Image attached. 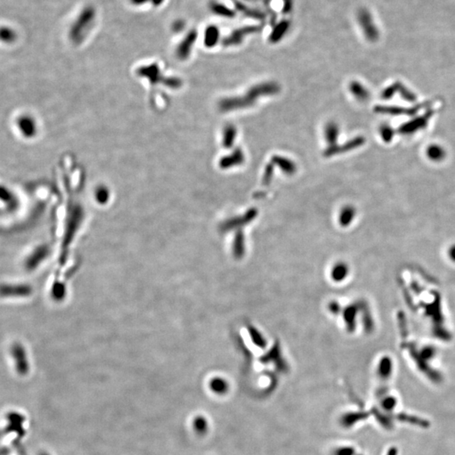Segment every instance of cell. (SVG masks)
Returning a JSON list of instances; mask_svg holds the SVG:
<instances>
[{
    "label": "cell",
    "instance_id": "cell-1",
    "mask_svg": "<svg viewBox=\"0 0 455 455\" xmlns=\"http://www.w3.org/2000/svg\"><path fill=\"white\" fill-rule=\"evenodd\" d=\"M280 91L281 87L276 82L269 81L257 84L241 96L228 97L221 99L218 108L223 112L246 109L254 105L261 97L275 95L278 94Z\"/></svg>",
    "mask_w": 455,
    "mask_h": 455
},
{
    "label": "cell",
    "instance_id": "cell-2",
    "mask_svg": "<svg viewBox=\"0 0 455 455\" xmlns=\"http://www.w3.org/2000/svg\"><path fill=\"white\" fill-rule=\"evenodd\" d=\"M96 19L97 11L94 6H85L69 27L70 41L75 45L81 44L91 33V30L95 25Z\"/></svg>",
    "mask_w": 455,
    "mask_h": 455
},
{
    "label": "cell",
    "instance_id": "cell-3",
    "mask_svg": "<svg viewBox=\"0 0 455 455\" xmlns=\"http://www.w3.org/2000/svg\"><path fill=\"white\" fill-rule=\"evenodd\" d=\"M197 39V31L195 29L190 30L185 34L184 38L177 45L176 49V55L180 60H185L190 57V53L192 52L194 45L196 43Z\"/></svg>",
    "mask_w": 455,
    "mask_h": 455
},
{
    "label": "cell",
    "instance_id": "cell-4",
    "mask_svg": "<svg viewBox=\"0 0 455 455\" xmlns=\"http://www.w3.org/2000/svg\"><path fill=\"white\" fill-rule=\"evenodd\" d=\"M261 30V27L258 25H249L245 27L239 28L237 30H235L232 32L229 36H227L223 41V45L224 47H232V46H238L241 44V42L244 41V39L246 36L252 34L257 33Z\"/></svg>",
    "mask_w": 455,
    "mask_h": 455
},
{
    "label": "cell",
    "instance_id": "cell-5",
    "mask_svg": "<svg viewBox=\"0 0 455 455\" xmlns=\"http://www.w3.org/2000/svg\"><path fill=\"white\" fill-rule=\"evenodd\" d=\"M364 141L365 140H364V138L363 137H357V138H352L351 140L348 141L345 144H342V145L336 144V145L329 146L328 148H326L325 149L323 155L325 157L329 158L335 156V155H340V154H343V153H347V152L351 151V150H353V149L362 146L364 144Z\"/></svg>",
    "mask_w": 455,
    "mask_h": 455
},
{
    "label": "cell",
    "instance_id": "cell-6",
    "mask_svg": "<svg viewBox=\"0 0 455 455\" xmlns=\"http://www.w3.org/2000/svg\"><path fill=\"white\" fill-rule=\"evenodd\" d=\"M31 293V287L24 284H3L0 286V296L4 298L26 297Z\"/></svg>",
    "mask_w": 455,
    "mask_h": 455
},
{
    "label": "cell",
    "instance_id": "cell-7",
    "mask_svg": "<svg viewBox=\"0 0 455 455\" xmlns=\"http://www.w3.org/2000/svg\"><path fill=\"white\" fill-rule=\"evenodd\" d=\"M358 20L359 25H361L365 36L367 39L373 41L377 38V30L375 25L372 24V17L366 9L359 10L358 14Z\"/></svg>",
    "mask_w": 455,
    "mask_h": 455
},
{
    "label": "cell",
    "instance_id": "cell-8",
    "mask_svg": "<svg viewBox=\"0 0 455 455\" xmlns=\"http://www.w3.org/2000/svg\"><path fill=\"white\" fill-rule=\"evenodd\" d=\"M245 160H246V157L243 153L242 149L240 148H236L230 155L224 156L219 161V166L221 169L226 170V169L232 168L235 166H241L245 162Z\"/></svg>",
    "mask_w": 455,
    "mask_h": 455
},
{
    "label": "cell",
    "instance_id": "cell-9",
    "mask_svg": "<svg viewBox=\"0 0 455 455\" xmlns=\"http://www.w3.org/2000/svg\"><path fill=\"white\" fill-rule=\"evenodd\" d=\"M271 162L274 166L281 169V171L287 176H292L295 174L297 171L296 164L287 158L282 157L280 155H274L272 157Z\"/></svg>",
    "mask_w": 455,
    "mask_h": 455
},
{
    "label": "cell",
    "instance_id": "cell-10",
    "mask_svg": "<svg viewBox=\"0 0 455 455\" xmlns=\"http://www.w3.org/2000/svg\"><path fill=\"white\" fill-rule=\"evenodd\" d=\"M290 22L288 20H281V22L276 24L273 28L270 36H269V41L273 44L277 43L282 40L285 35L287 33L289 30Z\"/></svg>",
    "mask_w": 455,
    "mask_h": 455
},
{
    "label": "cell",
    "instance_id": "cell-11",
    "mask_svg": "<svg viewBox=\"0 0 455 455\" xmlns=\"http://www.w3.org/2000/svg\"><path fill=\"white\" fill-rule=\"evenodd\" d=\"M257 210L256 208H251L242 217H237V218L227 221L226 223L224 224V227L225 228H233V227L241 226V225L250 223L251 221L253 220L257 217Z\"/></svg>",
    "mask_w": 455,
    "mask_h": 455
},
{
    "label": "cell",
    "instance_id": "cell-12",
    "mask_svg": "<svg viewBox=\"0 0 455 455\" xmlns=\"http://www.w3.org/2000/svg\"><path fill=\"white\" fill-rule=\"evenodd\" d=\"M219 38H220V31L216 25H209L205 29L203 42H204L206 47L208 48L215 47L219 42Z\"/></svg>",
    "mask_w": 455,
    "mask_h": 455
},
{
    "label": "cell",
    "instance_id": "cell-13",
    "mask_svg": "<svg viewBox=\"0 0 455 455\" xmlns=\"http://www.w3.org/2000/svg\"><path fill=\"white\" fill-rule=\"evenodd\" d=\"M348 273H349L348 266L344 262H337L331 268V277L332 281L341 282L347 278Z\"/></svg>",
    "mask_w": 455,
    "mask_h": 455
},
{
    "label": "cell",
    "instance_id": "cell-14",
    "mask_svg": "<svg viewBox=\"0 0 455 455\" xmlns=\"http://www.w3.org/2000/svg\"><path fill=\"white\" fill-rule=\"evenodd\" d=\"M324 134H325V139L327 142V144H329V146L336 145V144H337V140H338V137H339L340 134L338 125L336 122H334V121L328 122L326 125V127H325Z\"/></svg>",
    "mask_w": 455,
    "mask_h": 455
},
{
    "label": "cell",
    "instance_id": "cell-15",
    "mask_svg": "<svg viewBox=\"0 0 455 455\" xmlns=\"http://www.w3.org/2000/svg\"><path fill=\"white\" fill-rule=\"evenodd\" d=\"M210 10L218 16L223 18H229L232 19L235 16V12L229 8L228 6L224 5V3L218 2H212L209 5Z\"/></svg>",
    "mask_w": 455,
    "mask_h": 455
},
{
    "label": "cell",
    "instance_id": "cell-16",
    "mask_svg": "<svg viewBox=\"0 0 455 455\" xmlns=\"http://www.w3.org/2000/svg\"><path fill=\"white\" fill-rule=\"evenodd\" d=\"M237 136V129L234 125L229 124L225 126L223 133V146L225 149H231L235 144V139Z\"/></svg>",
    "mask_w": 455,
    "mask_h": 455
},
{
    "label": "cell",
    "instance_id": "cell-17",
    "mask_svg": "<svg viewBox=\"0 0 455 455\" xmlns=\"http://www.w3.org/2000/svg\"><path fill=\"white\" fill-rule=\"evenodd\" d=\"M355 215H356V209L353 206L347 205L345 207H342L340 212L339 218H338L340 225L342 227H348L353 222V218H355Z\"/></svg>",
    "mask_w": 455,
    "mask_h": 455
},
{
    "label": "cell",
    "instance_id": "cell-18",
    "mask_svg": "<svg viewBox=\"0 0 455 455\" xmlns=\"http://www.w3.org/2000/svg\"><path fill=\"white\" fill-rule=\"evenodd\" d=\"M141 75L145 76L149 80H151V82H155L160 78V67L157 64H154L149 65V66H144L139 70Z\"/></svg>",
    "mask_w": 455,
    "mask_h": 455
},
{
    "label": "cell",
    "instance_id": "cell-19",
    "mask_svg": "<svg viewBox=\"0 0 455 455\" xmlns=\"http://www.w3.org/2000/svg\"><path fill=\"white\" fill-rule=\"evenodd\" d=\"M349 88H350L351 93L356 97V99H359V100L364 101V100L368 98V92H367V90L364 88V86H362L361 84L359 83V82L353 81L350 84Z\"/></svg>",
    "mask_w": 455,
    "mask_h": 455
},
{
    "label": "cell",
    "instance_id": "cell-20",
    "mask_svg": "<svg viewBox=\"0 0 455 455\" xmlns=\"http://www.w3.org/2000/svg\"><path fill=\"white\" fill-rule=\"evenodd\" d=\"M232 2L235 3V6L237 8V9H239L240 11L242 12L243 14H246L247 16H250L251 18H255V19H264V14L262 12L248 8L247 6L244 5L242 3H240L238 0H232Z\"/></svg>",
    "mask_w": 455,
    "mask_h": 455
},
{
    "label": "cell",
    "instance_id": "cell-21",
    "mask_svg": "<svg viewBox=\"0 0 455 455\" xmlns=\"http://www.w3.org/2000/svg\"><path fill=\"white\" fill-rule=\"evenodd\" d=\"M210 389L217 394H224L228 390V383L221 378H214L210 382Z\"/></svg>",
    "mask_w": 455,
    "mask_h": 455
},
{
    "label": "cell",
    "instance_id": "cell-22",
    "mask_svg": "<svg viewBox=\"0 0 455 455\" xmlns=\"http://www.w3.org/2000/svg\"><path fill=\"white\" fill-rule=\"evenodd\" d=\"M16 39V32L14 29L8 26L0 27V41L3 42H13Z\"/></svg>",
    "mask_w": 455,
    "mask_h": 455
},
{
    "label": "cell",
    "instance_id": "cell-23",
    "mask_svg": "<svg viewBox=\"0 0 455 455\" xmlns=\"http://www.w3.org/2000/svg\"><path fill=\"white\" fill-rule=\"evenodd\" d=\"M355 316H356L355 307L350 306L345 309L344 320H345L346 325H347V328L349 329L350 331H353L354 329L353 323L355 321Z\"/></svg>",
    "mask_w": 455,
    "mask_h": 455
},
{
    "label": "cell",
    "instance_id": "cell-24",
    "mask_svg": "<svg viewBox=\"0 0 455 455\" xmlns=\"http://www.w3.org/2000/svg\"><path fill=\"white\" fill-rule=\"evenodd\" d=\"M193 428L197 434H200V435L204 434L205 433H207V420L202 417H196L194 419Z\"/></svg>",
    "mask_w": 455,
    "mask_h": 455
},
{
    "label": "cell",
    "instance_id": "cell-25",
    "mask_svg": "<svg viewBox=\"0 0 455 455\" xmlns=\"http://www.w3.org/2000/svg\"><path fill=\"white\" fill-rule=\"evenodd\" d=\"M274 167H275V166L272 162L268 164L266 166L265 171H264L263 177H262L263 185H268L272 182L273 175H274Z\"/></svg>",
    "mask_w": 455,
    "mask_h": 455
},
{
    "label": "cell",
    "instance_id": "cell-26",
    "mask_svg": "<svg viewBox=\"0 0 455 455\" xmlns=\"http://www.w3.org/2000/svg\"><path fill=\"white\" fill-rule=\"evenodd\" d=\"M109 198V190L105 186H99L95 190V199L99 203H105Z\"/></svg>",
    "mask_w": 455,
    "mask_h": 455
},
{
    "label": "cell",
    "instance_id": "cell-27",
    "mask_svg": "<svg viewBox=\"0 0 455 455\" xmlns=\"http://www.w3.org/2000/svg\"><path fill=\"white\" fill-rule=\"evenodd\" d=\"M250 333H251V337H252L253 342H256V344L261 346V347H263V346L265 345V342H264V340L262 338V335L258 333V331H257L254 327H251Z\"/></svg>",
    "mask_w": 455,
    "mask_h": 455
},
{
    "label": "cell",
    "instance_id": "cell-28",
    "mask_svg": "<svg viewBox=\"0 0 455 455\" xmlns=\"http://www.w3.org/2000/svg\"><path fill=\"white\" fill-rule=\"evenodd\" d=\"M185 23L182 19H177L172 24V30L176 33L182 32V30L185 29Z\"/></svg>",
    "mask_w": 455,
    "mask_h": 455
},
{
    "label": "cell",
    "instance_id": "cell-29",
    "mask_svg": "<svg viewBox=\"0 0 455 455\" xmlns=\"http://www.w3.org/2000/svg\"><path fill=\"white\" fill-rule=\"evenodd\" d=\"M129 1L131 4H133V6L139 7V6H143L146 3H150L151 0H129Z\"/></svg>",
    "mask_w": 455,
    "mask_h": 455
},
{
    "label": "cell",
    "instance_id": "cell-30",
    "mask_svg": "<svg viewBox=\"0 0 455 455\" xmlns=\"http://www.w3.org/2000/svg\"><path fill=\"white\" fill-rule=\"evenodd\" d=\"M339 304H338L337 302H332V303H330V305H329V308L331 309V311L332 312V313H334V314H337V313L339 312Z\"/></svg>",
    "mask_w": 455,
    "mask_h": 455
},
{
    "label": "cell",
    "instance_id": "cell-31",
    "mask_svg": "<svg viewBox=\"0 0 455 455\" xmlns=\"http://www.w3.org/2000/svg\"><path fill=\"white\" fill-rule=\"evenodd\" d=\"M165 1H166V0H151V1H150V4L154 6V7L158 8V7H160V6L162 5V4L165 3Z\"/></svg>",
    "mask_w": 455,
    "mask_h": 455
}]
</instances>
